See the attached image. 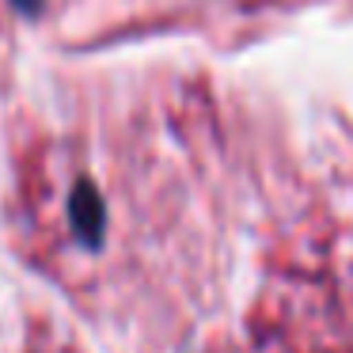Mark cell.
Wrapping results in <instances>:
<instances>
[{"label":"cell","mask_w":353,"mask_h":353,"mask_svg":"<svg viewBox=\"0 0 353 353\" xmlns=\"http://www.w3.org/2000/svg\"><path fill=\"white\" fill-rule=\"evenodd\" d=\"M12 8H19L23 16H39V12H42V0H12Z\"/></svg>","instance_id":"obj_1"}]
</instances>
